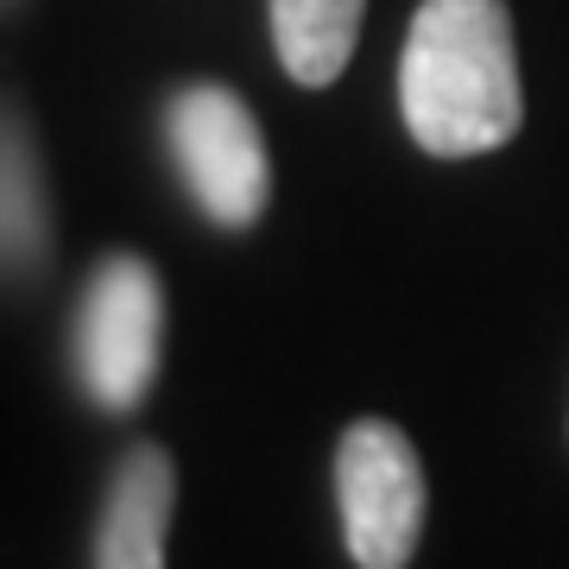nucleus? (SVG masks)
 I'll return each mask as SVG.
<instances>
[{
	"label": "nucleus",
	"mask_w": 569,
	"mask_h": 569,
	"mask_svg": "<svg viewBox=\"0 0 569 569\" xmlns=\"http://www.w3.org/2000/svg\"><path fill=\"white\" fill-rule=\"evenodd\" d=\"M178 500V468L159 443H133L108 481L102 531H96V569H164V531Z\"/></svg>",
	"instance_id": "5"
},
{
	"label": "nucleus",
	"mask_w": 569,
	"mask_h": 569,
	"mask_svg": "<svg viewBox=\"0 0 569 569\" xmlns=\"http://www.w3.org/2000/svg\"><path fill=\"white\" fill-rule=\"evenodd\" d=\"M164 291L140 253H108L77 310V367L96 406L133 411L159 373Z\"/></svg>",
	"instance_id": "4"
},
{
	"label": "nucleus",
	"mask_w": 569,
	"mask_h": 569,
	"mask_svg": "<svg viewBox=\"0 0 569 569\" xmlns=\"http://www.w3.org/2000/svg\"><path fill=\"white\" fill-rule=\"evenodd\" d=\"M399 108L430 159H481L526 121L507 0H425L399 58Z\"/></svg>",
	"instance_id": "1"
},
{
	"label": "nucleus",
	"mask_w": 569,
	"mask_h": 569,
	"mask_svg": "<svg viewBox=\"0 0 569 569\" xmlns=\"http://www.w3.org/2000/svg\"><path fill=\"white\" fill-rule=\"evenodd\" d=\"M164 140L178 159L190 197L209 222L222 228H253L266 197H272V171H266V140L247 102L222 82H190L164 108Z\"/></svg>",
	"instance_id": "3"
},
{
	"label": "nucleus",
	"mask_w": 569,
	"mask_h": 569,
	"mask_svg": "<svg viewBox=\"0 0 569 569\" xmlns=\"http://www.w3.org/2000/svg\"><path fill=\"white\" fill-rule=\"evenodd\" d=\"M44 241H51V222H44L39 159L20 114L0 108V272H32L44 260Z\"/></svg>",
	"instance_id": "7"
},
{
	"label": "nucleus",
	"mask_w": 569,
	"mask_h": 569,
	"mask_svg": "<svg viewBox=\"0 0 569 569\" xmlns=\"http://www.w3.org/2000/svg\"><path fill=\"white\" fill-rule=\"evenodd\" d=\"M336 507L348 557L361 569H406L425 538V468L399 425L361 418L336 449Z\"/></svg>",
	"instance_id": "2"
},
{
	"label": "nucleus",
	"mask_w": 569,
	"mask_h": 569,
	"mask_svg": "<svg viewBox=\"0 0 569 569\" xmlns=\"http://www.w3.org/2000/svg\"><path fill=\"white\" fill-rule=\"evenodd\" d=\"M367 0H272V44L291 82L323 89L348 70Z\"/></svg>",
	"instance_id": "6"
}]
</instances>
